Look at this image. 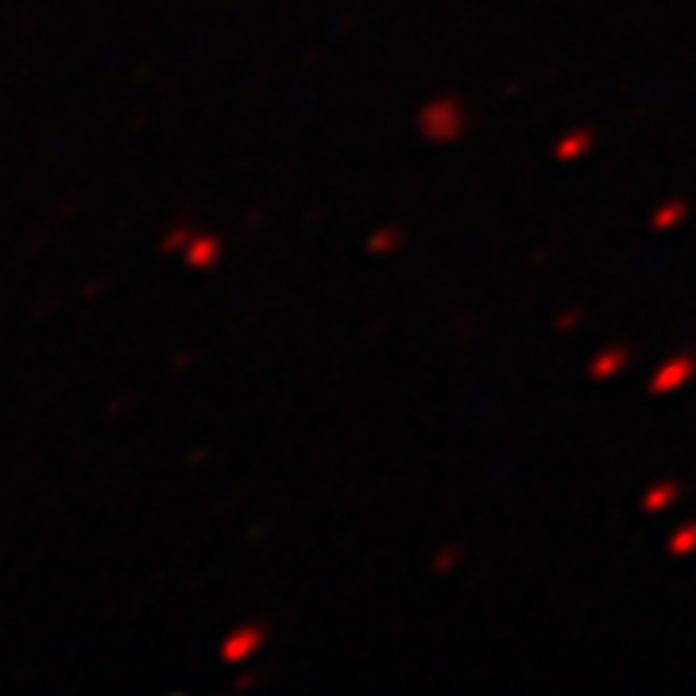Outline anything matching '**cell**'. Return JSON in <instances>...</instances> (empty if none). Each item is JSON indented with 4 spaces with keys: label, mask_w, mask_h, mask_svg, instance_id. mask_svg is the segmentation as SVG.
Here are the masks:
<instances>
[{
    "label": "cell",
    "mask_w": 696,
    "mask_h": 696,
    "mask_svg": "<svg viewBox=\"0 0 696 696\" xmlns=\"http://www.w3.org/2000/svg\"><path fill=\"white\" fill-rule=\"evenodd\" d=\"M693 376V360L689 356H681V360H669L666 368L654 376V391H673V387H681L685 379Z\"/></svg>",
    "instance_id": "6da1fadb"
},
{
    "label": "cell",
    "mask_w": 696,
    "mask_h": 696,
    "mask_svg": "<svg viewBox=\"0 0 696 696\" xmlns=\"http://www.w3.org/2000/svg\"><path fill=\"white\" fill-rule=\"evenodd\" d=\"M696 546V530L689 534H673V553H689Z\"/></svg>",
    "instance_id": "7a4b0ae2"
}]
</instances>
